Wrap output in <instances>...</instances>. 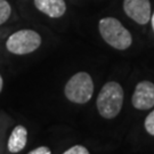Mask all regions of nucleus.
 <instances>
[{"mask_svg": "<svg viewBox=\"0 0 154 154\" xmlns=\"http://www.w3.org/2000/svg\"><path fill=\"white\" fill-rule=\"evenodd\" d=\"M28 142V130L23 126H16L11 131L8 139V151L11 153L21 152Z\"/></svg>", "mask_w": 154, "mask_h": 154, "instance_id": "nucleus-8", "label": "nucleus"}, {"mask_svg": "<svg viewBox=\"0 0 154 154\" xmlns=\"http://www.w3.org/2000/svg\"><path fill=\"white\" fill-rule=\"evenodd\" d=\"M50 153H51V151L48 147H46V146H41V147H38V149L30 151V154H50Z\"/></svg>", "mask_w": 154, "mask_h": 154, "instance_id": "nucleus-12", "label": "nucleus"}, {"mask_svg": "<svg viewBox=\"0 0 154 154\" xmlns=\"http://www.w3.org/2000/svg\"><path fill=\"white\" fill-rule=\"evenodd\" d=\"M123 9L127 15L138 24H146L151 20L149 0H125Z\"/></svg>", "mask_w": 154, "mask_h": 154, "instance_id": "nucleus-5", "label": "nucleus"}, {"mask_svg": "<svg viewBox=\"0 0 154 154\" xmlns=\"http://www.w3.org/2000/svg\"><path fill=\"white\" fill-rule=\"evenodd\" d=\"M64 154H89V151L85 146L75 145V146H72L71 149H66Z\"/></svg>", "mask_w": 154, "mask_h": 154, "instance_id": "nucleus-11", "label": "nucleus"}, {"mask_svg": "<svg viewBox=\"0 0 154 154\" xmlns=\"http://www.w3.org/2000/svg\"><path fill=\"white\" fill-rule=\"evenodd\" d=\"M99 33L106 44L118 50H125L132 44L131 33L114 17H104L98 23Z\"/></svg>", "mask_w": 154, "mask_h": 154, "instance_id": "nucleus-2", "label": "nucleus"}, {"mask_svg": "<svg viewBox=\"0 0 154 154\" xmlns=\"http://www.w3.org/2000/svg\"><path fill=\"white\" fill-rule=\"evenodd\" d=\"M11 13V5L6 0H0V25L9 18Z\"/></svg>", "mask_w": 154, "mask_h": 154, "instance_id": "nucleus-9", "label": "nucleus"}, {"mask_svg": "<svg viewBox=\"0 0 154 154\" xmlns=\"http://www.w3.org/2000/svg\"><path fill=\"white\" fill-rule=\"evenodd\" d=\"M2 85H4V81H2L1 75H0V93H1V90H2Z\"/></svg>", "mask_w": 154, "mask_h": 154, "instance_id": "nucleus-13", "label": "nucleus"}, {"mask_svg": "<svg viewBox=\"0 0 154 154\" xmlns=\"http://www.w3.org/2000/svg\"><path fill=\"white\" fill-rule=\"evenodd\" d=\"M34 5L41 13L51 18L63 16L66 11L64 0H34Z\"/></svg>", "mask_w": 154, "mask_h": 154, "instance_id": "nucleus-7", "label": "nucleus"}, {"mask_svg": "<svg viewBox=\"0 0 154 154\" xmlns=\"http://www.w3.org/2000/svg\"><path fill=\"white\" fill-rule=\"evenodd\" d=\"M96 105L98 113L103 118H116L120 113L123 105V89L121 85L116 81L105 83L97 96Z\"/></svg>", "mask_w": 154, "mask_h": 154, "instance_id": "nucleus-1", "label": "nucleus"}, {"mask_svg": "<svg viewBox=\"0 0 154 154\" xmlns=\"http://www.w3.org/2000/svg\"><path fill=\"white\" fill-rule=\"evenodd\" d=\"M132 105L137 110L146 111L154 106V83L140 81L136 86L132 95Z\"/></svg>", "mask_w": 154, "mask_h": 154, "instance_id": "nucleus-6", "label": "nucleus"}, {"mask_svg": "<svg viewBox=\"0 0 154 154\" xmlns=\"http://www.w3.org/2000/svg\"><path fill=\"white\" fill-rule=\"evenodd\" d=\"M151 22H152V28H153V30H154V14L152 15V17H151Z\"/></svg>", "mask_w": 154, "mask_h": 154, "instance_id": "nucleus-14", "label": "nucleus"}, {"mask_svg": "<svg viewBox=\"0 0 154 154\" xmlns=\"http://www.w3.org/2000/svg\"><path fill=\"white\" fill-rule=\"evenodd\" d=\"M144 127L149 135L154 136V110L146 116L145 122H144Z\"/></svg>", "mask_w": 154, "mask_h": 154, "instance_id": "nucleus-10", "label": "nucleus"}, {"mask_svg": "<svg viewBox=\"0 0 154 154\" xmlns=\"http://www.w3.org/2000/svg\"><path fill=\"white\" fill-rule=\"evenodd\" d=\"M41 45V37L33 30H20L13 33L6 42V47L13 54L26 55L38 49Z\"/></svg>", "mask_w": 154, "mask_h": 154, "instance_id": "nucleus-4", "label": "nucleus"}, {"mask_svg": "<svg viewBox=\"0 0 154 154\" xmlns=\"http://www.w3.org/2000/svg\"><path fill=\"white\" fill-rule=\"evenodd\" d=\"M66 98L75 104L88 103L94 94V82L91 77L87 72H79L65 85L64 89Z\"/></svg>", "mask_w": 154, "mask_h": 154, "instance_id": "nucleus-3", "label": "nucleus"}]
</instances>
